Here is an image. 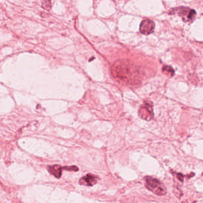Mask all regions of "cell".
Wrapping results in <instances>:
<instances>
[{
    "instance_id": "cell-8",
    "label": "cell",
    "mask_w": 203,
    "mask_h": 203,
    "mask_svg": "<svg viewBox=\"0 0 203 203\" xmlns=\"http://www.w3.org/2000/svg\"><path fill=\"white\" fill-rule=\"evenodd\" d=\"M163 71L165 74H168V75H170V76L173 75L174 72V70L172 69V68L169 67V66H166V67H163Z\"/></svg>"
},
{
    "instance_id": "cell-4",
    "label": "cell",
    "mask_w": 203,
    "mask_h": 203,
    "mask_svg": "<svg viewBox=\"0 0 203 203\" xmlns=\"http://www.w3.org/2000/svg\"><path fill=\"white\" fill-rule=\"evenodd\" d=\"M139 115L141 118L146 121H150L153 118L154 112L151 102H144L139 110Z\"/></svg>"
},
{
    "instance_id": "cell-7",
    "label": "cell",
    "mask_w": 203,
    "mask_h": 203,
    "mask_svg": "<svg viewBox=\"0 0 203 203\" xmlns=\"http://www.w3.org/2000/svg\"><path fill=\"white\" fill-rule=\"evenodd\" d=\"M62 169L63 168L60 167L59 165H54L48 167V172L57 178H60L61 177Z\"/></svg>"
},
{
    "instance_id": "cell-9",
    "label": "cell",
    "mask_w": 203,
    "mask_h": 203,
    "mask_svg": "<svg viewBox=\"0 0 203 203\" xmlns=\"http://www.w3.org/2000/svg\"><path fill=\"white\" fill-rule=\"evenodd\" d=\"M63 169H66L68 171H77L78 168L76 166H68V167H63Z\"/></svg>"
},
{
    "instance_id": "cell-6",
    "label": "cell",
    "mask_w": 203,
    "mask_h": 203,
    "mask_svg": "<svg viewBox=\"0 0 203 203\" xmlns=\"http://www.w3.org/2000/svg\"><path fill=\"white\" fill-rule=\"evenodd\" d=\"M97 182V177L92 174H87L85 176L79 180V184L82 185L92 186Z\"/></svg>"
},
{
    "instance_id": "cell-5",
    "label": "cell",
    "mask_w": 203,
    "mask_h": 203,
    "mask_svg": "<svg viewBox=\"0 0 203 203\" xmlns=\"http://www.w3.org/2000/svg\"><path fill=\"white\" fill-rule=\"evenodd\" d=\"M155 29L154 22L150 19H145L140 24L139 31L143 34H150L153 33Z\"/></svg>"
},
{
    "instance_id": "cell-2",
    "label": "cell",
    "mask_w": 203,
    "mask_h": 203,
    "mask_svg": "<svg viewBox=\"0 0 203 203\" xmlns=\"http://www.w3.org/2000/svg\"><path fill=\"white\" fill-rule=\"evenodd\" d=\"M144 179L146 188L154 194L160 196H165L167 194L168 190L166 187L157 179L150 176H146L144 178Z\"/></svg>"
},
{
    "instance_id": "cell-3",
    "label": "cell",
    "mask_w": 203,
    "mask_h": 203,
    "mask_svg": "<svg viewBox=\"0 0 203 203\" xmlns=\"http://www.w3.org/2000/svg\"><path fill=\"white\" fill-rule=\"evenodd\" d=\"M169 13V14H178L185 22H192L196 16L195 10L186 7H179L171 8Z\"/></svg>"
},
{
    "instance_id": "cell-10",
    "label": "cell",
    "mask_w": 203,
    "mask_h": 203,
    "mask_svg": "<svg viewBox=\"0 0 203 203\" xmlns=\"http://www.w3.org/2000/svg\"><path fill=\"white\" fill-rule=\"evenodd\" d=\"M177 178L179 179V181H180L181 182H183V175H181V174H178V175H177Z\"/></svg>"
},
{
    "instance_id": "cell-1",
    "label": "cell",
    "mask_w": 203,
    "mask_h": 203,
    "mask_svg": "<svg viewBox=\"0 0 203 203\" xmlns=\"http://www.w3.org/2000/svg\"><path fill=\"white\" fill-rule=\"evenodd\" d=\"M112 72L116 78L130 84L137 85L141 83L138 69L129 60L117 61L112 67Z\"/></svg>"
}]
</instances>
